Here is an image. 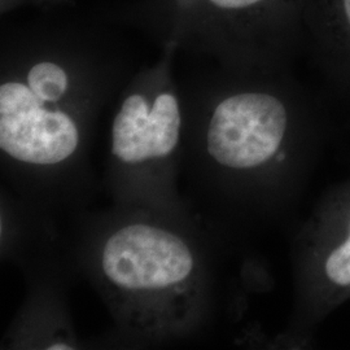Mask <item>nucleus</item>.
I'll return each mask as SVG.
<instances>
[{
  "instance_id": "nucleus-1",
  "label": "nucleus",
  "mask_w": 350,
  "mask_h": 350,
  "mask_svg": "<svg viewBox=\"0 0 350 350\" xmlns=\"http://www.w3.org/2000/svg\"><path fill=\"white\" fill-rule=\"evenodd\" d=\"M329 96L287 70H234L183 146L189 182L222 225L293 212L332 133Z\"/></svg>"
},
{
  "instance_id": "nucleus-2",
  "label": "nucleus",
  "mask_w": 350,
  "mask_h": 350,
  "mask_svg": "<svg viewBox=\"0 0 350 350\" xmlns=\"http://www.w3.org/2000/svg\"><path fill=\"white\" fill-rule=\"evenodd\" d=\"M209 244L193 215L118 206L88 219L77 265L127 340L159 344L198 334L211 319Z\"/></svg>"
},
{
  "instance_id": "nucleus-3",
  "label": "nucleus",
  "mask_w": 350,
  "mask_h": 350,
  "mask_svg": "<svg viewBox=\"0 0 350 350\" xmlns=\"http://www.w3.org/2000/svg\"><path fill=\"white\" fill-rule=\"evenodd\" d=\"M94 95L75 69L39 57L0 83L1 169L17 196L52 211L92 189Z\"/></svg>"
},
{
  "instance_id": "nucleus-4",
  "label": "nucleus",
  "mask_w": 350,
  "mask_h": 350,
  "mask_svg": "<svg viewBox=\"0 0 350 350\" xmlns=\"http://www.w3.org/2000/svg\"><path fill=\"white\" fill-rule=\"evenodd\" d=\"M185 121L166 68L140 78L113 116L105 182L114 205L192 215L178 191Z\"/></svg>"
},
{
  "instance_id": "nucleus-5",
  "label": "nucleus",
  "mask_w": 350,
  "mask_h": 350,
  "mask_svg": "<svg viewBox=\"0 0 350 350\" xmlns=\"http://www.w3.org/2000/svg\"><path fill=\"white\" fill-rule=\"evenodd\" d=\"M293 309L284 338L306 345L350 300V175L328 188L296 228L291 248Z\"/></svg>"
},
{
  "instance_id": "nucleus-6",
  "label": "nucleus",
  "mask_w": 350,
  "mask_h": 350,
  "mask_svg": "<svg viewBox=\"0 0 350 350\" xmlns=\"http://www.w3.org/2000/svg\"><path fill=\"white\" fill-rule=\"evenodd\" d=\"M226 18L232 70H286L306 49L304 0H208Z\"/></svg>"
},
{
  "instance_id": "nucleus-7",
  "label": "nucleus",
  "mask_w": 350,
  "mask_h": 350,
  "mask_svg": "<svg viewBox=\"0 0 350 350\" xmlns=\"http://www.w3.org/2000/svg\"><path fill=\"white\" fill-rule=\"evenodd\" d=\"M25 305L4 335L3 348L72 350L79 348L63 292L59 269L29 276Z\"/></svg>"
},
{
  "instance_id": "nucleus-8",
  "label": "nucleus",
  "mask_w": 350,
  "mask_h": 350,
  "mask_svg": "<svg viewBox=\"0 0 350 350\" xmlns=\"http://www.w3.org/2000/svg\"><path fill=\"white\" fill-rule=\"evenodd\" d=\"M306 50L331 99H350V0H304Z\"/></svg>"
},
{
  "instance_id": "nucleus-9",
  "label": "nucleus",
  "mask_w": 350,
  "mask_h": 350,
  "mask_svg": "<svg viewBox=\"0 0 350 350\" xmlns=\"http://www.w3.org/2000/svg\"><path fill=\"white\" fill-rule=\"evenodd\" d=\"M180 1H183V3H186V1H191V0H180Z\"/></svg>"
}]
</instances>
